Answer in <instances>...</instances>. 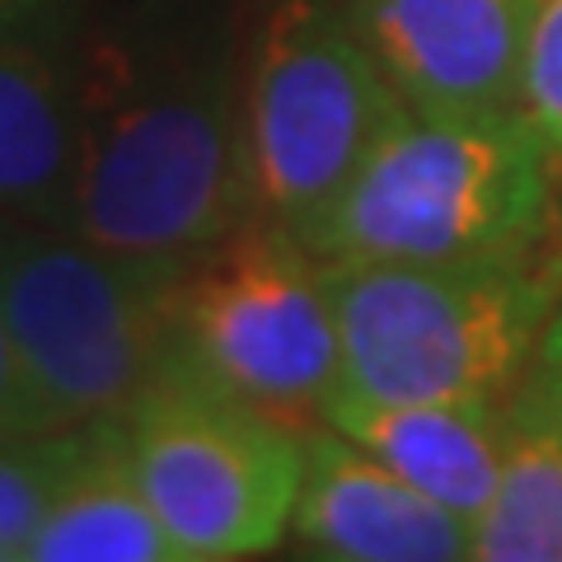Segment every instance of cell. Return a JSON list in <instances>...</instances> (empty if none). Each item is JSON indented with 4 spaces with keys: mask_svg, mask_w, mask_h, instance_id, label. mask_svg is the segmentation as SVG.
Wrapping results in <instances>:
<instances>
[{
    "mask_svg": "<svg viewBox=\"0 0 562 562\" xmlns=\"http://www.w3.org/2000/svg\"><path fill=\"white\" fill-rule=\"evenodd\" d=\"M539 0H342L361 43L408 109H520Z\"/></svg>",
    "mask_w": 562,
    "mask_h": 562,
    "instance_id": "cell-8",
    "label": "cell"
},
{
    "mask_svg": "<svg viewBox=\"0 0 562 562\" xmlns=\"http://www.w3.org/2000/svg\"><path fill=\"white\" fill-rule=\"evenodd\" d=\"M516 398L530 403L535 413H543V417H549L553 427L562 431V301H558V310H553L549 328H543L539 351H535L530 371H525V380H520Z\"/></svg>",
    "mask_w": 562,
    "mask_h": 562,
    "instance_id": "cell-17",
    "label": "cell"
},
{
    "mask_svg": "<svg viewBox=\"0 0 562 562\" xmlns=\"http://www.w3.org/2000/svg\"><path fill=\"white\" fill-rule=\"evenodd\" d=\"M38 10H47V0H0V24L24 20V14H38Z\"/></svg>",
    "mask_w": 562,
    "mask_h": 562,
    "instance_id": "cell-18",
    "label": "cell"
},
{
    "mask_svg": "<svg viewBox=\"0 0 562 562\" xmlns=\"http://www.w3.org/2000/svg\"><path fill=\"white\" fill-rule=\"evenodd\" d=\"M479 562H562V431L512 394V446L473 520Z\"/></svg>",
    "mask_w": 562,
    "mask_h": 562,
    "instance_id": "cell-13",
    "label": "cell"
},
{
    "mask_svg": "<svg viewBox=\"0 0 562 562\" xmlns=\"http://www.w3.org/2000/svg\"><path fill=\"white\" fill-rule=\"evenodd\" d=\"M109 427L183 562L258 558L291 535L310 431L179 375L150 380Z\"/></svg>",
    "mask_w": 562,
    "mask_h": 562,
    "instance_id": "cell-7",
    "label": "cell"
},
{
    "mask_svg": "<svg viewBox=\"0 0 562 562\" xmlns=\"http://www.w3.org/2000/svg\"><path fill=\"white\" fill-rule=\"evenodd\" d=\"M29 562H183L122 460L109 422L85 427L80 460L52 497L43 530L29 543Z\"/></svg>",
    "mask_w": 562,
    "mask_h": 562,
    "instance_id": "cell-12",
    "label": "cell"
},
{
    "mask_svg": "<svg viewBox=\"0 0 562 562\" xmlns=\"http://www.w3.org/2000/svg\"><path fill=\"white\" fill-rule=\"evenodd\" d=\"M351 398L506 403L562 301L535 254L454 262H328ZM333 394V398H338Z\"/></svg>",
    "mask_w": 562,
    "mask_h": 562,
    "instance_id": "cell-3",
    "label": "cell"
},
{
    "mask_svg": "<svg viewBox=\"0 0 562 562\" xmlns=\"http://www.w3.org/2000/svg\"><path fill=\"white\" fill-rule=\"evenodd\" d=\"M291 535L333 562H460L473 558V520L403 483L371 450L328 422L305 436V479Z\"/></svg>",
    "mask_w": 562,
    "mask_h": 562,
    "instance_id": "cell-9",
    "label": "cell"
},
{
    "mask_svg": "<svg viewBox=\"0 0 562 562\" xmlns=\"http://www.w3.org/2000/svg\"><path fill=\"white\" fill-rule=\"evenodd\" d=\"M295 431L324 427L342 390L333 272L286 225L249 216L173 281L165 371Z\"/></svg>",
    "mask_w": 562,
    "mask_h": 562,
    "instance_id": "cell-4",
    "label": "cell"
},
{
    "mask_svg": "<svg viewBox=\"0 0 562 562\" xmlns=\"http://www.w3.org/2000/svg\"><path fill=\"white\" fill-rule=\"evenodd\" d=\"M33 431H52L47 417L38 408V398L29 390V375L20 366V351H14L5 319H0V441L10 436H33Z\"/></svg>",
    "mask_w": 562,
    "mask_h": 562,
    "instance_id": "cell-16",
    "label": "cell"
},
{
    "mask_svg": "<svg viewBox=\"0 0 562 562\" xmlns=\"http://www.w3.org/2000/svg\"><path fill=\"white\" fill-rule=\"evenodd\" d=\"M179 268L0 221V319L52 431L109 422L160 380Z\"/></svg>",
    "mask_w": 562,
    "mask_h": 562,
    "instance_id": "cell-5",
    "label": "cell"
},
{
    "mask_svg": "<svg viewBox=\"0 0 562 562\" xmlns=\"http://www.w3.org/2000/svg\"><path fill=\"white\" fill-rule=\"evenodd\" d=\"M324 422L464 520L483 516L512 446V403L483 398L384 403L338 394Z\"/></svg>",
    "mask_w": 562,
    "mask_h": 562,
    "instance_id": "cell-11",
    "label": "cell"
},
{
    "mask_svg": "<svg viewBox=\"0 0 562 562\" xmlns=\"http://www.w3.org/2000/svg\"><path fill=\"white\" fill-rule=\"evenodd\" d=\"M403 109L342 0H281L244 66L254 216L305 239Z\"/></svg>",
    "mask_w": 562,
    "mask_h": 562,
    "instance_id": "cell-6",
    "label": "cell"
},
{
    "mask_svg": "<svg viewBox=\"0 0 562 562\" xmlns=\"http://www.w3.org/2000/svg\"><path fill=\"white\" fill-rule=\"evenodd\" d=\"M553 169L562 165L525 109H403L305 244L328 262L535 254L553 206Z\"/></svg>",
    "mask_w": 562,
    "mask_h": 562,
    "instance_id": "cell-2",
    "label": "cell"
},
{
    "mask_svg": "<svg viewBox=\"0 0 562 562\" xmlns=\"http://www.w3.org/2000/svg\"><path fill=\"white\" fill-rule=\"evenodd\" d=\"M254 216L244 70L198 0H146L80 43V188L70 231L188 262Z\"/></svg>",
    "mask_w": 562,
    "mask_h": 562,
    "instance_id": "cell-1",
    "label": "cell"
},
{
    "mask_svg": "<svg viewBox=\"0 0 562 562\" xmlns=\"http://www.w3.org/2000/svg\"><path fill=\"white\" fill-rule=\"evenodd\" d=\"M80 188V43L38 14L0 24V221L70 225Z\"/></svg>",
    "mask_w": 562,
    "mask_h": 562,
    "instance_id": "cell-10",
    "label": "cell"
},
{
    "mask_svg": "<svg viewBox=\"0 0 562 562\" xmlns=\"http://www.w3.org/2000/svg\"><path fill=\"white\" fill-rule=\"evenodd\" d=\"M520 109L562 165V0H539L525 47Z\"/></svg>",
    "mask_w": 562,
    "mask_h": 562,
    "instance_id": "cell-15",
    "label": "cell"
},
{
    "mask_svg": "<svg viewBox=\"0 0 562 562\" xmlns=\"http://www.w3.org/2000/svg\"><path fill=\"white\" fill-rule=\"evenodd\" d=\"M80 446L85 427L0 441V562H29V543L38 539L52 497L61 492L66 473L76 469Z\"/></svg>",
    "mask_w": 562,
    "mask_h": 562,
    "instance_id": "cell-14",
    "label": "cell"
}]
</instances>
